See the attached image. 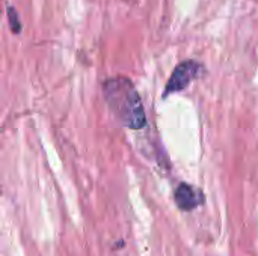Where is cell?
I'll use <instances>...</instances> for the list:
<instances>
[{"label":"cell","instance_id":"obj_4","mask_svg":"<svg viewBox=\"0 0 258 256\" xmlns=\"http://www.w3.org/2000/svg\"><path fill=\"white\" fill-rule=\"evenodd\" d=\"M8 18H9L11 30L14 33H18L21 30V24H20V20H18V14L12 6H8Z\"/></svg>","mask_w":258,"mask_h":256},{"label":"cell","instance_id":"obj_2","mask_svg":"<svg viewBox=\"0 0 258 256\" xmlns=\"http://www.w3.org/2000/svg\"><path fill=\"white\" fill-rule=\"evenodd\" d=\"M201 68H203L201 63H198L195 60H184L180 65H177L169 81H168V84H166L165 97L172 94V92H180L184 88H187L190 84V81L200 75Z\"/></svg>","mask_w":258,"mask_h":256},{"label":"cell","instance_id":"obj_3","mask_svg":"<svg viewBox=\"0 0 258 256\" xmlns=\"http://www.w3.org/2000/svg\"><path fill=\"white\" fill-rule=\"evenodd\" d=\"M175 204L181 211H194L195 208H198L200 205L204 204V195L200 189L181 183L177 190H175Z\"/></svg>","mask_w":258,"mask_h":256},{"label":"cell","instance_id":"obj_1","mask_svg":"<svg viewBox=\"0 0 258 256\" xmlns=\"http://www.w3.org/2000/svg\"><path fill=\"white\" fill-rule=\"evenodd\" d=\"M104 97L115 116L128 128L141 130L147 125V116L141 97L130 80L124 77L104 83Z\"/></svg>","mask_w":258,"mask_h":256}]
</instances>
